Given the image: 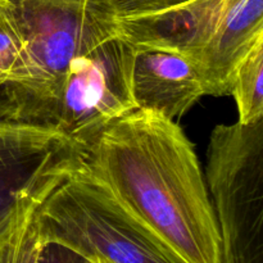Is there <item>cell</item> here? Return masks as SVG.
<instances>
[{
    "label": "cell",
    "mask_w": 263,
    "mask_h": 263,
    "mask_svg": "<svg viewBox=\"0 0 263 263\" xmlns=\"http://www.w3.org/2000/svg\"><path fill=\"white\" fill-rule=\"evenodd\" d=\"M117 25L131 45L185 57L205 95L222 97L231 95L236 68L263 37V0H192Z\"/></svg>",
    "instance_id": "3"
},
{
    "label": "cell",
    "mask_w": 263,
    "mask_h": 263,
    "mask_svg": "<svg viewBox=\"0 0 263 263\" xmlns=\"http://www.w3.org/2000/svg\"><path fill=\"white\" fill-rule=\"evenodd\" d=\"M53 187L21 202L0 221V263H37L44 241L36 213L41 199Z\"/></svg>",
    "instance_id": "8"
},
{
    "label": "cell",
    "mask_w": 263,
    "mask_h": 263,
    "mask_svg": "<svg viewBox=\"0 0 263 263\" xmlns=\"http://www.w3.org/2000/svg\"><path fill=\"white\" fill-rule=\"evenodd\" d=\"M205 182L220 234V263H263V118L213 128Z\"/></svg>",
    "instance_id": "5"
},
{
    "label": "cell",
    "mask_w": 263,
    "mask_h": 263,
    "mask_svg": "<svg viewBox=\"0 0 263 263\" xmlns=\"http://www.w3.org/2000/svg\"><path fill=\"white\" fill-rule=\"evenodd\" d=\"M231 95L235 98L239 121L251 125L263 118V37L248 51L236 68Z\"/></svg>",
    "instance_id": "9"
},
{
    "label": "cell",
    "mask_w": 263,
    "mask_h": 263,
    "mask_svg": "<svg viewBox=\"0 0 263 263\" xmlns=\"http://www.w3.org/2000/svg\"><path fill=\"white\" fill-rule=\"evenodd\" d=\"M37 263H85V258L67 247L57 243H44Z\"/></svg>",
    "instance_id": "12"
},
{
    "label": "cell",
    "mask_w": 263,
    "mask_h": 263,
    "mask_svg": "<svg viewBox=\"0 0 263 263\" xmlns=\"http://www.w3.org/2000/svg\"><path fill=\"white\" fill-rule=\"evenodd\" d=\"M76 162L73 140L44 128L0 125V221L58 184Z\"/></svg>",
    "instance_id": "6"
},
{
    "label": "cell",
    "mask_w": 263,
    "mask_h": 263,
    "mask_svg": "<svg viewBox=\"0 0 263 263\" xmlns=\"http://www.w3.org/2000/svg\"><path fill=\"white\" fill-rule=\"evenodd\" d=\"M204 95L197 69L185 57L163 49L135 46L131 97L136 109L175 121Z\"/></svg>",
    "instance_id": "7"
},
{
    "label": "cell",
    "mask_w": 263,
    "mask_h": 263,
    "mask_svg": "<svg viewBox=\"0 0 263 263\" xmlns=\"http://www.w3.org/2000/svg\"><path fill=\"white\" fill-rule=\"evenodd\" d=\"M189 2L192 0H97L100 8L116 21L156 14Z\"/></svg>",
    "instance_id": "11"
},
{
    "label": "cell",
    "mask_w": 263,
    "mask_h": 263,
    "mask_svg": "<svg viewBox=\"0 0 263 263\" xmlns=\"http://www.w3.org/2000/svg\"><path fill=\"white\" fill-rule=\"evenodd\" d=\"M85 263H109V262L102 258H97V257H87V258H85Z\"/></svg>",
    "instance_id": "13"
},
{
    "label": "cell",
    "mask_w": 263,
    "mask_h": 263,
    "mask_svg": "<svg viewBox=\"0 0 263 263\" xmlns=\"http://www.w3.org/2000/svg\"><path fill=\"white\" fill-rule=\"evenodd\" d=\"M22 45L17 23L4 0H0V87L9 77Z\"/></svg>",
    "instance_id": "10"
},
{
    "label": "cell",
    "mask_w": 263,
    "mask_h": 263,
    "mask_svg": "<svg viewBox=\"0 0 263 263\" xmlns=\"http://www.w3.org/2000/svg\"><path fill=\"white\" fill-rule=\"evenodd\" d=\"M22 50L0 87V125L44 128L77 140L136 109L135 46L97 0H4Z\"/></svg>",
    "instance_id": "1"
},
{
    "label": "cell",
    "mask_w": 263,
    "mask_h": 263,
    "mask_svg": "<svg viewBox=\"0 0 263 263\" xmlns=\"http://www.w3.org/2000/svg\"><path fill=\"white\" fill-rule=\"evenodd\" d=\"M44 243L109 263H182L107 187L77 163L41 199Z\"/></svg>",
    "instance_id": "4"
},
{
    "label": "cell",
    "mask_w": 263,
    "mask_h": 263,
    "mask_svg": "<svg viewBox=\"0 0 263 263\" xmlns=\"http://www.w3.org/2000/svg\"><path fill=\"white\" fill-rule=\"evenodd\" d=\"M77 163L182 263H220V234L192 141L175 121L133 109L74 140Z\"/></svg>",
    "instance_id": "2"
}]
</instances>
